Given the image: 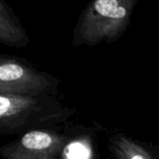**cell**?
Returning <instances> with one entry per match:
<instances>
[{"label": "cell", "mask_w": 159, "mask_h": 159, "mask_svg": "<svg viewBox=\"0 0 159 159\" xmlns=\"http://www.w3.org/2000/svg\"><path fill=\"white\" fill-rule=\"evenodd\" d=\"M126 0H94L76 36V44H97L116 39L128 24Z\"/></svg>", "instance_id": "1"}, {"label": "cell", "mask_w": 159, "mask_h": 159, "mask_svg": "<svg viewBox=\"0 0 159 159\" xmlns=\"http://www.w3.org/2000/svg\"><path fill=\"white\" fill-rule=\"evenodd\" d=\"M64 139L57 134L33 130L0 149L4 159H57Z\"/></svg>", "instance_id": "2"}, {"label": "cell", "mask_w": 159, "mask_h": 159, "mask_svg": "<svg viewBox=\"0 0 159 159\" xmlns=\"http://www.w3.org/2000/svg\"><path fill=\"white\" fill-rule=\"evenodd\" d=\"M49 82L44 74L10 59L0 63V94L28 96L45 92Z\"/></svg>", "instance_id": "3"}, {"label": "cell", "mask_w": 159, "mask_h": 159, "mask_svg": "<svg viewBox=\"0 0 159 159\" xmlns=\"http://www.w3.org/2000/svg\"><path fill=\"white\" fill-rule=\"evenodd\" d=\"M35 106L36 100L33 97L0 94V127L4 129L15 127V124L25 119Z\"/></svg>", "instance_id": "4"}, {"label": "cell", "mask_w": 159, "mask_h": 159, "mask_svg": "<svg viewBox=\"0 0 159 159\" xmlns=\"http://www.w3.org/2000/svg\"><path fill=\"white\" fill-rule=\"evenodd\" d=\"M110 149L117 159H156L142 144L123 135L112 139Z\"/></svg>", "instance_id": "5"}, {"label": "cell", "mask_w": 159, "mask_h": 159, "mask_svg": "<svg viewBox=\"0 0 159 159\" xmlns=\"http://www.w3.org/2000/svg\"><path fill=\"white\" fill-rule=\"evenodd\" d=\"M9 20V18L6 19L2 14L0 26V39L2 43L16 47L25 46L28 43V39L23 30L16 26L15 23Z\"/></svg>", "instance_id": "6"}]
</instances>
